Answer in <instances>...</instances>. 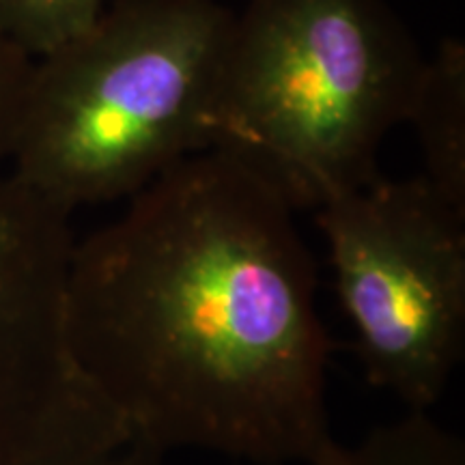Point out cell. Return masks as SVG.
<instances>
[{
    "instance_id": "6da1fadb",
    "label": "cell",
    "mask_w": 465,
    "mask_h": 465,
    "mask_svg": "<svg viewBox=\"0 0 465 465\" xmlns=\"http://www.w3.org/2000/svg\"><path fill=\"white\" fill-rule=\"evenodd\" d=\"M295 213L246 162L203 149L74 242L75 362L162 455L315 465L334 441L332 341Z\"/></svg>"
},
{
    "instance_id": "7a4b0ae2",
    "label": "cell",
    "mask_w": 465,
    "mask_h": 465,
    "mask_svg": "<svg viewBox=\"0 0 465 465\" xmlns=\"http://www.w3.org/2000/svg\"><path fill=\"white\" fill-rule=\"evenodd\" d=\"M232 11L218 0H114L33 61L11 174L74 213L132 199L209 149Z\"/></svg>"
},
{
    "instance_id": "3957f363",
    "label": "cell",
    "mask_w": 465,
    "mask_h": 465,
    "mask_svg": "<svg viewBox=\"0 0 465 465\" xmlns=\"http://www.w3.org/2000/svg\"><path fill=\"white\" fill-rule=\"evenodd\" d=\"M424 54L388 0H246L232 14L212 144L289 205L317 209L375 179Z\"/></svg>"
},
{
    "instance_id": "277c9868",
    "label": "cell",
    "mask_w": 465,
    "mask_h": 465,
    "mask_svg": "<svg viewBox=\"0 0 465 465\" xmlns=\"http://www.w3.org/2000/svg\"><path fill=\"white\" fill-rule=\"evenodd\" d=\"M315 213L366 381L429 411L465 353V212L377 174Z\"/></svg>"
},
{
    "instance_id": "5b68a950",
    "label": "cell",
    "mask_w": 465,
    "mask_h": 465,
    "mask_svg": "<svg viewBox=\"0 0 465 465\" xmlns=\"http://www.w3.org/2000/svg\"><path fill=\"white\" fill-rule=\"evenodd\" d=\"M72 213L0 174V465H162L75 362Z\"/></svg>"
},
{
    "instance_id": "8992f818",
    "label": "cell",
    "mask_w": 465,
    "mask_h": 465,
    "mask_svg": "<svg viewBox=\"0 0 465 465\" xmlns=\"http://www.w3.org/2000/svg\"><path fill=\"white\" fill-rule=\"evenodd\" d=\"M405 124L414 125L422 174L438 194L465 212V44L441 39L424 56Z\"/></svg>"
},
{
    "instance_id": "52a82bcc",
    "label": "cell",
    "mask_w": 465,
    "mask_h": 465,
    "mask_svg": "<svg viewBox=\"0 0 465 465\" xmlns=\"http://www.w3.org/2000/svg\"><path fill=\"white\" fill-rule=\"evenodd\" d=\"M315 465H465V441L429 411H407L358 444L334 440Z\"/></svg>"
},
{
    "instance_id": "ba28073f",
    "label": "cell",
    "mask_w": 465,
    "mask_h": 465,
    "mask_svg": "<svg viewBox=\"0 0 465 465\" xmlns=\"http://www.w3.org/2000/svg\"><path fill=\"white\" fill-rule=\"evenodd\" d=\"M108 0H0V37L33 61L84 33Z\"/></svg>"
},
{
    "instance_id": "9c48e42d",
    "label": "cell",
    "mask_w": 465,
    "mask_h": 465,
    "mask_svg": "<svg viewBox=\"0 0 465 465\" xmlns=\"http://www.w3.org/2000/svg\"><path fill=\"white\" fill-rule=\"evenodd\" d=\"M31 69L33 58L0 37V164L11 158Z\"/></svg>"
}]
</instances>
